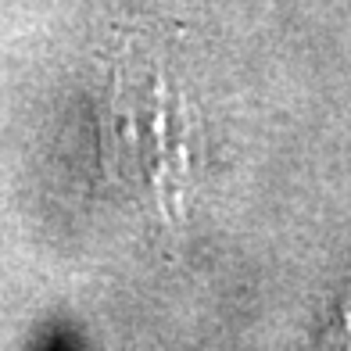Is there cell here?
I'll list each match as a JSON object with an SVG mask.
<instances>
[{
	"instance_id": "obj_1",
	"label": "cell",
	"mask_w": 351,
	"mask_h": 351,
	"mask_svg": "<svg viewBox=\"0 0 351 351\" xmlns=\"http://www.w3.org/2000/svg\"><path fill=\"white\" fill-rule=\"evenodd\" d=\"M197 151V111L165 51L151 36H125L111 54L97 108V154L108 186L169 237H180L190 222Z\"/></svg>"
},
{
	"instance_id": "obj_2",
	"label": "cell",
	"mask_w": 351,
	"mask_h": 351,
	"mask_svg": "<svg viewBox=\"0 0 351 351\" xmlns=\"http://www.w3.org/2000/svg\"><path fill=\"white\" fill-rule=\"evenodd\" d=\"M315 351H351V291L333 305L330 319L319 330Z\"/></svg>"
}]
</instances>
